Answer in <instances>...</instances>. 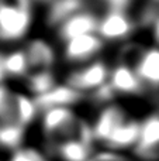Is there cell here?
<instances>
[{"label":"cell","instance_id":"6da1fadb","mask_svg":"<svg viewBox=\"0 0 159 161\" xmlns=\"http://www.w3.org/2000/svg\"><path fill=\"white\" fill-rule=\"evenodd\" d=\"M31 23L30 0L0 2V40L13 41L27 33Z\"/></svg>","mask_w":159,"mask_h":161},{"label":"cell","instance_id":"7a4b0ae2","mask_svg":"<svg viewBox=\"0 0 159 161\" xmlns=\"http://www.w3.org/2000/svg\"><path fill=\"white\" fill-rule=\"evenodd\" d=\"M109 71L103 62H93L83 69L76 71L68 78V86L75 91L86 89H100L107 83Z\"/></svg>","mask_w":159,"mask_h":161},{"label":"cell","instance_id":"3957f363","mask_svg":"<svg viewBox=\"0 0 159 161\" xmlns=\"http://www.w3.org/2000/svg\"><path fill=\"white\" fill-rule=\"evenodd\" d=\"M132 30V23L123 11L110 10L106 16L99 21L97 31L103 38L117 40L128 36Z\"/></svg>","mask_w":159,"mask_h":161},{"label":"cell","instance_id":"277c9868","mask_svg":"<svg viewBox=\"0 0 159 161\" xmlns=\"http://www.w3.org/2000/svg\"><path fill=\"white\" fill-rule=\"evenodd\" d=\"M99 21L92 13H76L62 23L61 37L65 41L97 31Z\"/></svg>","mask_w":159,"mask_h":161},{"label":"cell","instance_id":"5b68a950","mask_svg":"<svg viewBox=\"0 0 159 161\" xmlns=\"http://www.w3.org/2000/svg\"><path fill=\"white\" fill-rule=\"evenodd\" d=\"M137 151L140 156L149 157L158 154L159 151V114L151 116L141 125L140 137L137 142Z\"/></svg>","mask_w":159,"mask_h":161},{"label":"cell","instance_id":"8992f818","mask_svg":"<svg viewBox=\"0 0 159 161\" xmlns=\"http://www.w3.org/2000/svg\"><path fill=\"white\" fill-rule=\"evenodd\" d=\"M134 72L141 83L159 88V48H149L141 54Z\"/></svg>","mask_w":159,"mask_h":161},{"label":"cell","instance_id":"52a82bcc","mask_svg":"<svg viewBox=\"0 0 159 161\" xmlns=\"http://www.w3.org/2000/svg\"><path fill=\"white\" fill-rule=\"evenodd\" d=\"M79 99L80 93L70 86H54L47 93L37 96L34 103L37 108L48 110L52 108H66L68 105L78 102Z\"/></svg>","mask_w":159,"mask_h":161},{"label":"cell","instance_id":"ba28073f","mask_svg":"<svg viewBox=\"0 0 159 161\" xmlns=\"http://www.w3.org/2000/svg\"><path fill=\"white\" fill-rule=\"evenodd\" d=\"M103 45L101 40L95 34H86L66 41L65 47V55L72 61H82V59L90 58L99 53Z\"/></svg>","mask_w":159,"mask_h":161},{"label":"cell","instance_id":"9c48e42d","mask_svg":"<svg viewBox=\"0 0 159 161\" xmlns=\"http://www.w3.org/2000/svg\"><path fill=\"white\" fill-rule=\"evenodd\" d=\"M141 125L135 120H123L111 134L109 139L104 142V144L109 147L114 148H124V147H131V146H137L138 137H140Z\"/></svg>","mask_w":159,"mask_h":161},{"label":"cell","instance_id":"30bf717a","mask_svg":"<svg viewBox=\"0 0 159 161\" xmlns=\"http://www.w3.org/2000/svg\"><path fill=\"white\" fill-rule=\"evenodd\" d=\"M24 53L27 57L28 69H35V72L48 71V68L54 64V51L44 41H31Z\"/></svg>","mask_w":159,"mask_h":161},{"label":"cell","instance_id":"8fae6325","mask_svg":"<svg viewBox=\"0 0 159 161\" xmlns=\"http://www.w3.org/2000/svg\"><path fill=\"white\" fill-rule=\"evenodd\" d=\"M123 120H126V114L123 113V110L115 106L107 108L106 110L101 112V114L99 116L97 122L95 125V129L92 130L93 137L100 142H106L109 139V136L111 134V131L120 125Z\"/></svg>","mask_w":159,"mask_h":161},{"label":"cell","instance_id":"7c38bea8","mask_svg":"<svg viewBox=\"0 0 159 161\" xmlns=\"http://www.w3.org/2000/svg\"><path fill=\"white\" fill-rule=\"evenodd\" d=\"M109 86L113 91L126 92V93H137V92L141 91L142 83L140 82L138 76L135 75V72L128 65L123 64V65H118L113 71L111 76H110Z\"/></svg>","mask_w":159,"mask_h":161},{"label":"cell","instance_id":"4fadbf2b","mask_svg":"<svg viewBox=\"0 0 159 161\" xmlns=\"http://www.w3.org/2000/svg\"><path fill=\"white\" fill-rule=\"evenodd\" d=\"M51 150L62 161H89L92 146L78 140H69L51 146Z\"/></svg>","mask_w":159,"mask_h":161},{"label":"cell","instance_id":"5bb4252c","mask_svg":"<svg viewBox=\"0 0 159 161\" xmlns=\"http://www.w3.org/2000/svg\"><path fill=\"white\" fill-rule=\"evenodd\" d=\"M2 67H3L4 76L6 75H11V76L25 75L28 71L25 53L24 51H16V53L8 54L7 57H2Z\"/></svg>","mask_w":159,"mask_h":161},{"label":"cell","instance_id":"9a60e30c","mask_svg":"<svg viewBox=\"0 0 159 161\" xmlns=\"http://www.w3.org/2000/svg\"><path fill=\"white\" fill-rule=\"evenodd\" d=\"M24 137V127L14 123H0V146L6 148H16Z\"/></svg>","mask_w":159,"mask_h":161},{"label":"cell","instance_id":"2e32d148","mask_svg":"<svg viewBox=\"0 0 159 161\" xmlns=\"http://www.w3.org/2000/svg\"><path fill=\"white\" fill-rule=\"evenodd\" d=\"M80 6L82 0H56L51 10V20L64 23L70 16L78 13Z\"/></svg>","mask_w":159,"mask_h":161},{"label":"cell","instance_id":"e0dca14e","mask_svg":"<svg viewBox=\"0 0 159 161\" xmlns=\"http://www.w3.org/2000/svg\"><path fill=\"white\" fill-rule=\"evenodd\" d=\"M55 86L54 83V76L49 71H38L35 74H31L28 76V88L31 92L39 96V95L47 93L49 89Z\"/></svg>","mask_w":159,"mask_h":161},{"label":"cell","instance_id":"ac0fdd59","mask_svg":"<svg viewBox=\"0 0 159 161\" xmlns=\"http://www.w3.org/2000/svg\"><path fill=\"white\" fill-rule=\"evenodd\" d=\"M10 161H47V158L34 148H20L11 156Z\"/></svg>","mask_w":159,"mask_h":161},{"label":"cell","instance_id":"d6986e66","mask_svg":"<svg viewBox=\"0 0 159 161\" xmlns=\"http://www.w3.org/2000/svg\"><path fill=\"white\" fill-rule=\"evenodd\" d=\"M89 161H130L124 157L118 156V154H111V153H101L95 156L93 158H90Z\"/></svg>","mask_w":159,"mask_h":161},{"label":"cell","instance_id":"ffe728a7","mask_svg":"<svg viewBox=\"0 0 159 161\" xmlns=\"http://www.w3.org/2000/svg\"><path fill=\"white\" fill-rule=\"evenodd\" d=\"M107 4L110 6L111 10H117V11H123L132 0H104Z\"/></svg>","mask_w":159,"mask_h":161},{"label":"cell","instance_id":"44dd1931","mask_svg":"<svg viewBox=\"0 0 159 161\" xmlns=\"http://www.w3.org/2000/svg\"><path fill=\"white\" fill-rule=\"evenodd\" d=\"M8 95H10V93H8V91L6 89V86L0 85V113H2V110H3V108H4L6 102H7Z\"/></svg>","mask_w":159,"mask_h":161},{"label":"cell","instance_id":"7402d4cb","mask_svg":"<svg viewBox=\"0 0 159 161\" xmlns=\"http://www.w3.org/2000/svg\"><path fill=\"white\" fill-rule=\"evenodd\" d=\"M154 33H155V38L159 41V17L155 20V23H154Z\"/></svg>","mask_w":159,"mask_h":161}]
</instances>
